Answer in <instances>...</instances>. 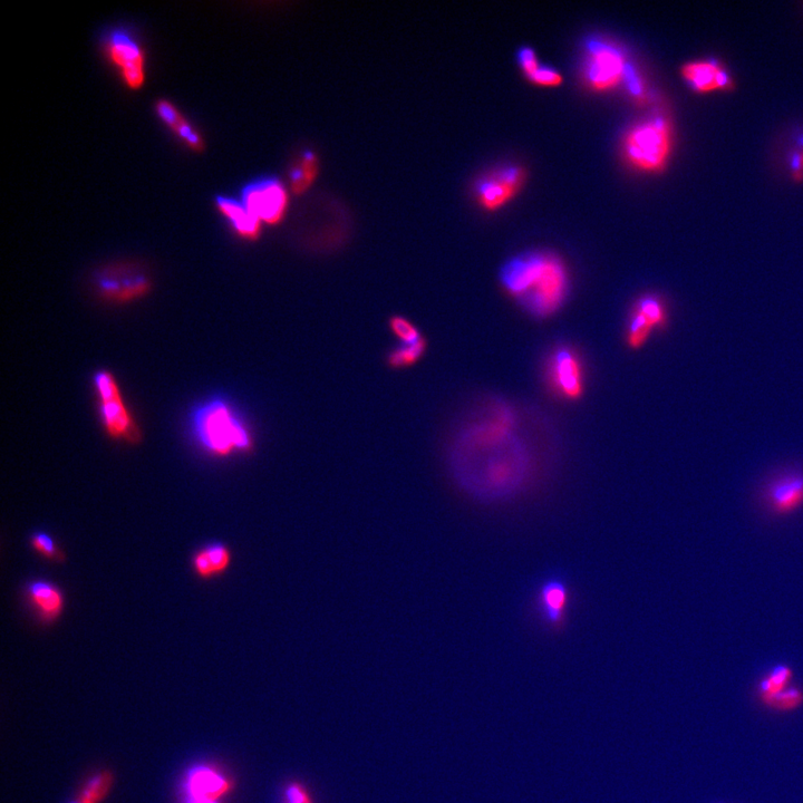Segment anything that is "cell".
I'll return each mask as SVG.
<instances>
[{
    "instance_id": "4",
    "label": "cell",
    "mask_w": 803,
    "mask_h": 803,
    "mask_svg": "<svg viewBox=\"0 0 803 803\" xmlns=\"http://www.w3.org/2000/svg\"><path fill=\"white\" fill-rule=\"evenodd\" d=\"M673 145L672 124L663 115L653 116L627 131L623 151L631 166L644 172L665 168Z\"/></svg>"
},
{
    "instance_id": "25",
    "label": "cell",
    "mask_w": 803,
    "mask_h": 803,
    "mask_svg": "<svg viewBox=\"0 0 803 803\" xmlns=\"http://www.w3.org/2000/svg\"><path fill=\"white\" fill-rule=\"evenodd\" d=\"M203 549H205L216 575L225 573L232 559L229 548L224 544H211Z\"/></svg>"
},
{
    "instance_id": "18",
    "label": "cell",
    "mask_w": 803,
    "mask_h": 803,
    "mask_svg": "<svg viewBox=\"0 0 803 803\" xmlns=\"http://www.w3.org/2000/svg\"><path fill=\"white\" fill-rule=\"evenodd\" d=\"M633 308L640 312L650 323L654 330H662L669 321L667 309L662 298L657 295L647 294L637 299Z\"/></svg>"
},
{
    "instance_id": "19",
    "label": "cell",
    "mask_w": 803,
    "mask_h": 803,
    "mask_svg": "<svg viewBox=\"0 0 803 803\" xmlns=\"http://www.w3.org/2000/svg\"><path fill=\"white\" fill-rule=\"evenodd\" d=\"M653 331L654 328L647 322V319L633 308L627 324L626 342L628 346L633 350H638L645 345Z\"/></svg>"
},
{
    "instance_id": "10",
    "label": "cell",
    "mask_w": 803,
    "mask_h": 803,
    "mask_svg": "<svg viewBox=\"0 0 803 803\" xmlns=\"http://www.w3.org/2000/svg\"><path fill=\"white\" fill-rule=\"evenodd\" d=\"M110 60L119 67L123 81L130 90H140L145 81L144 54L140 45L128 33L113 32L106 44Z\"/></svg>"
},
{
    "instance_id": "13",
    "label": "cell",
    "mask_w": 803,
    "mask_h": 803,
    "mask_svg": "<svg viewBox=\"0 0 803 803\" xmlns=\"http://www.w3.org/2000/svg\"><path fill=\"white\" fill-rule=\"evenodd\" d=\"M769 508L778 515H788L803 506V474L788 473L772 480L764 491Z\"/></svg>"
},
{
    "instance_id": "28",
    "label": "cell",
    "mask_w": 803,
    "mask_h": 803,
    "mask_svg": "<svg viewBox=\"0 0 803 803\" xmlns=\"http://www.w3.org/2000/svg\"><path fill=\"white\" fill-rule=\"evenodd\" d=\"M31 544L35 551L46 559L56 560L61 555L58 553L54 539L46 532H36L31 539Z\"/></svg>"
},
{
    "instance_id": "14",
    "label": "cell",
    "mask_w": 803,
    "mask_h": 803,
    "mask_svg": "<svg viewBox=\"0 0 803 803\" xmlns=\"http://www.w3.org/2000/svg\"><path fill=\"white\" fill-rule=\"evenodd\" d=\"M681 75L693 90L702 94L731 90L733 87L729 74L720 64L714 62L686 63L682 66Z\"/></svg>"
},
{
    "instance_id": "8",
    "label": "cell",
    "mask_w": 803,
    "mask_h": 803,
    "mask_svg": "<svg viewBox=\"0 0 803 803\" xmlns=\"http://www.w3.org/2000/svg\"><path fill=\"white\" fill-rule=\"evenodd\" d=\"M243 203L261 222L275 225L285 215L288 197L282 183L266 179L245 188Z\"/></svg>"
},
{
    "instance_id": "11",
    "label": "cell",
    "mask_w": 803,
    "mask_h": 803,
    "mask_svg": "<svg viewBox=\"0 0 803 803\" xmlns=\"http://www.w3.org/2000/svg\"><path fill=\"white\" fill-rule=\"evenodd\" d=\"M570 598L566 579L553 575L540 583L537 589V611L543 622L551 627L564 623Z\"/></svg>"
},
{
    "instance_id": "36",
    "label": "cell",
    "mask_w": 803,
    "mask_h": 803,
    "mask_svg": "<svg viewBox=\"0 0 803 803\" xmlns=\"http://www.w3.org/2000/svg\"><path fill=\"white\" fill-rule=\"evenodd\" d=\"M188 803H217L216 800L189 798Z\"/></svg>"
},
{
    "instance_id": "22",
    "label": "cell",
    "mask_w": 803,
    "mask_h": 803,
    "mask_svg": "<svg viewBox=\"0 0 803 803\" xmlns=\"http://www.w3.org/2000/svg\"><path fill=\"white\" fill-rule=\"evenodd\" d=\"M111 785L109 773H100L95 776L87 785L79 799L82 803H98L108 792Z\"/></svg>"
},
{
    "instance_id": "15",
    "label": "cell",
    "mask_w": 803,
    "mask_h": 803,
    "mask_svg": "<svg viewBox=\"0 0 803 803\" xmlns=\"http://www.w3.org/2000/svg\"><path fill=\"white\" fill-rule=\"evenodd\" d=\"M216 205L241 237L256 239L259 236L261 221L251 214L243 202L227 197H218Z\"/></svg>"
},
{
    "instance_id": "33",
    "label": "cell",
    "mask_w": 803,
    "mask_h": 803,
    "mask_svg": "<svg viewBox=\"0 0 803 803\" xmlns=\"http://www.w3.org/2000/svg\"><path fill=\"white\" fill-rule=\"evenodd\" d=\"M625 82L634 98L644 100V85L641 77L637 75L634 67L630 65L627 70Z\"/></svg>"
},
{
    "instance_id": "34",
    "label": "cell",
    "mask_w": 803,
    "mask_h": 803,
    "mask_svg": "<svg viewBox=\"0 0 803 803\" xmlns=\"http://www.w3.org/2000/svg\"><path fill=\"white\" fill-rule=\"evenodd\" d=\"M791 173L793 180H803V150L798 151L795 156H793L791 162Z\"/></svg>"
},
{
    "instance_id": "16",
    "label": "cell",
    "mask_w": 803,
    "mask_h": 803,
    "mask_svg": "<svg viewBox=\"0 0 803 803\" xmlns=\"http://www.w3.org/2000/svg\"><path fill=\"white\" fill-rule=\"evenodd\" d=\"M229 789L228 782L217 772L199 767L190 772L188 792L190 798L216 800Z\"/></svg>"
},
{
    "instance_id": "26",
    "label": "cell",
    "mask_w": 803,
    "mask_h": 803,
    "mask_svg": "<svg viewBox=\"0 0 803 803\" xmlns=\"http://www.w3.org/2000/svg\"><path fill=\"white\" fill-rule=\"evenodd\" d=\"M316 160L313 154H307L304 158L303 166L294 172V190L297 192L304 191L315 177Z\"/></svg>"
},
{
    "instance_id": "30",
    "label": "cell",
    "mask_w": 803,
    "mask_h": 803,
    "mask_svg": "<svg viewBox=\"0 0 803 803\" xmlns=\"http://www.w3.org/2000/svg\"><path fill=\"white\" fill-rule=\"evenodd\" d=\"M156 110L162 122L172 130L179 121L183 118L181 112L171 102L167 100H159L156 105Z\"/></svg>"
},
{
    "instance_id": "5",
    "label": "cell",
    "mask_w": 803,
    "mask_h": 803,
    "mask_svg": "<svg viewBox=\"0 0 803 803\" xmlns=\"http://www.w3.org/2000/svg\"><path fill=\"white\" fill-rule=\"evenodd\" d=\"M94 388L98 394L100 416L109 438L138 444L142 433L125 405L118 382L109 371L94 375Z\"/></svg>"
},
{
    "instance_id": "6",
    "label": "cell",
    "mask_w": 803,
    "mask_h": 803,
    "mask_svg": "<svg viewBox=\"0 0 803 803\" xmlns=\"http://www.w3.org/2000/svg\"><path fill=\"white\" fill-rule=\"evenodd\" d=\"M628 67L625 55L616 46L599 40L587 44L584 75L590 89L614 90L625 82Z\"/></svg>"
},
{
    "instance_id": "9",
    "label": "cell",
    "mask_w": 803,
    "mask_h": 803,
    "mask_svg": "<svg viewBox=\"0 0 803 803\" xmlns=\"http://www.w3.org/2000/svg\"><path fill=\"white\" fill-rule=\"evenodd\" d=\"M525 178V170L518 166H508L490 173L477 185L480 206L488 211L505 207L516 197Z\"/></svg>"
},
{
    "instance_id": "17",
    "label": "cell",
    "mask_w": 803,
    "mask_h": 803,
    "mask_svg": "<svg viewBox=\"0 0 803 803\" xmlns=\"http://www.w3.org/2000/svg\"><path fill=\"white\" fill-rule=\"evenodd\" d=\"M28 596L38 612L48 621H53L63 612L64 596L61 590L51 583H32L28 586Z\"/></svg>"
},
{
    "instance_id": "29",
    "label": "cell",
    "mask_w": 803,
    "mask_h": 803,
    "mask_svg": "<svg viewBox=\"0 0 803 803\" xmlns=\"http://www.w3.org/2000/svg\"><path fill=\"white\" fill-rule=\"evenodd\" d=\"M391 325L393 332L401 338L404 344H412L423 340L418 330L402 317L394 318Z\"/></svg>"
},
{
    "instance_id": "27",
    "label": "cell",
    "mask_w": 803,
    "mask_h": 803,
    "mask_svg": "<svg viewBox=\"0 0 803 803\" xmlns=\"http://www.w3.org/2000/svg\"><path fill=\"white\" fill-rule=\"evenodd\" d=\"M528 80L544 87H557L564 82L563 75L554 70L553 67L543 65H540L539 69L528 77Z\"/></svg>"
},
{
    "instance_id": "1",
    "label": "cell",
    "mask_w": 803,
    "mask_h": 803,
    "mask_svg": "<svg viewBox=\"0 0 803 803\" xmlns=\"http://www.w3.org/2000/svg\"><path fill=\"white\" fill-rule=\"evenodd\" d=\"M512 425L508 411L497 412L461 441L462 456L454 460V472L462 488L480 501L515 498L530 480V453Z\"/></svg>"
},
{
    "instance_id": "3",
    "label": "cell",
    "mask_w": 803,
    "mask_h": 803,
    "mask_svg": "<svg viewBox=\"0 0 803 803\" xmlns=\"http://www.w3.org/2000/svg\"><path fill=\"white\" fill-rule=\"evenodd\" d=\"M197 437L203 447L217 457L248 452L253 440L243 422L222 401L211 402L199 409L195 416Z\"/></svg>"
},
{
    "instance_id": "20",
    "label": "cell",
    "mask_w": 803,
    "mask_h": 803,
    "mask_svg": "<svg viewBox=\"0 0 803 803\" xmlns=\"http://www.w3.org/2000/svg\"><path fill=\"white\" fill-rule=\"evenodd\" d=\"M793 673L790 667L780 665L775 667L769 675L760 683V696L761 700L771 698L777 694L782 693L788 689V685L792 680Z\"/></svg>"
},
{
    "instance_id": "23",
    "label": "cell",
    "mask_w": 803,
    "mask_h": 803,
    "mask_svg": "<svg viewBox=\"0 0 803 803\" xmlns=\"http://www.w3.org/2000/svg\"><path fill=\"white\" fill-rule=\"evenodd\" d=\"M425 351L423 340L404 344L391 355V364L394 366H408L418 361Z\"/></svg>"
},
{
    "instance_id": "35",
    "label": "cell",
    "mask_w": 803,
    "mask_h": 803,
    "mask_svg": "<svg viewBox=\"0 0 803 803\" xmlns=\"http://www.w3.org/2000/svg\"><path fill=\"white\" fill-rule=\"evenodd\" d=\"M290 803H311L301 787L294 786L288 790Z\"/></svg>"
},
{
    "instance_id": "21",
    "label": "cell",
    "mask_w": 803,
    "mask_h": 803,
    "mask_svg": "<svg viewBox=\"0 0 803 803\" xmlns=\"http://www.w3.org/2000/svg\"><path fill=\"white\" fill-rule=\"evenodd\" d=\"M769 708L779 712H790L800 708L803 704V692L799 689L788 688L780 694L761 700Z\"/></svg>"
},
{
    "instance_id": "7",
    "label": "cell",
    "mask_w": 803,
    "mask_h": 803,
    "mask_svg": "<svg viewBox=\"0 0 803 803\" xmlns=\"http://www.w3.org/2000/svg\"><path fill=\"white\" fill-rule=\"evenodd\" d=\"M547 379L551 389L566 401H578L585 391L582 359L572 347L560 346L547 362Z\"/></svg>"
},
{
    "instance_id": "24",
    "label": "cell",
    "mask_w": 803,
    "mask_h": 803,
    "mask_svg": "<svg viewBox=\"0 0 803 803\" xmlns=\"http://www.w3.org/2000/svg\"><path fill=\"white\" fill-rule=\"evenodd\" d=\"M177 137L188 145V147L195 152H202L205 150V141H203L200 133L193 129L192 125L185 119V116L179 123L172 129Z\"/></svg>"
},
{
    "instance_id": "2",
    "label": "cell",
    "mask_w": 803,
    "mask_h": 803,
    "mask_svg": "<svg viewBox=\"0 0 803 803\" xmlns=\"http://www.w3.org/2000/svg\"><path fill=\"white\" fill-rule=\"evenodd\" d=\"M506 293L537 318L559 311L569 294L570 279L563 259L547 251H529L510 258L500 269Z\"/></svg>"
},
{
    "instance_id": "31",
    "label": "cell",
    "mask_w": 803,
    "mask_h": 803,
    "mask_svg": "<svg viewBox=\"0 0 803 803\" xmlns=\"http://www.w3.org/2000/svg\"><path fill=\"white\" fill-rule=\"evenodd\" d=\"M518 62L522 72L529 77L539 69L540 63L534 50L530 47H522L518 52Z\"/></svg>"
},
{
    "instance_id": "12",
    "label": "cell",
    "mask_w": 803,
    "mask_h": 803,
    "mask_svg": "<svg viewBox=\"0 0 803 803\" xmlns=\"http://www.w3.org/2000/svg\"><path fill=\"white\" fill-rule=\"evenodd\" d=\"M128 270L127 276L121 279L118 268L106 270L99 282L100 295L111 302L128 303L148 294L151 283L147 277Z\"/></svg>"
},
{
    "instance_id": "32",
    "label": "cell",
    "mask_w": 803,
    "mask_h": 803,
    "mask_svg": "<svg viewBox=\"0 0 803 803\" xmlns=\"http://www.w3.org/2000/svg\"><path fill=\"white\" fill-rule=\"evenodd\" d=\"M192 564L193 568H195V572L201 579H210L216 576L205 549L200 550L199 553L193 557Z\"/></svg>"
}]
</instances>
